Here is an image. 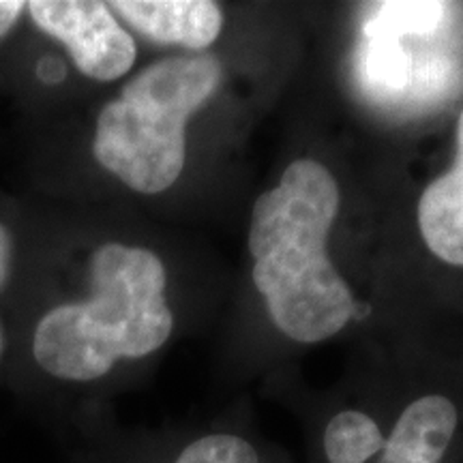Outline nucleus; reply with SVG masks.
<instances>
[{
    "instance_id": "1",
    "label": "nucleus",
    "mask_w": 463,
    "mask_h": 463,
    "mask_svg": "<svg viewBox=\"0 0 463 463\" xmlns=\"http://www.w3.org/2000/svg\"><path fill=\"white\" fill-rule=\"evenodd\" d=\"M337 211L333 174L311 159L288 165L281 183L253 206V281L279 331L300 344L333 337L354 316L350 288L326 256Z\"/></svg>"
},
{
    "instance_id": "2",
    "label": "nucleus",
    "mask_w": 463,
    "mask_h": 463,
    "mask_svg": "<svg viewBox=\"0 0 463 463\" xmlns=\"http://www.w3.org/2000/svg\"><path fill=\"white\" fill-rule=\"evenodd\" d=\"M90 292L45 311L33 333V356L52 378L89 384L118 361H137L170 339L165 266L146 247L101 245L90 256Z\"/></svg>"
},
{
    "instance_id": "3",
    "label": "nucleus",
    "mask_w": 463,
    "mask_h": 463,
    "mask_svg": "<svg viewBox=\"0 0 463 463\" xmlns=\"http://www.w3.org/2000/svg\"><path fill=\"white\" fill-rule=\"evenodd\" d=\"M219 80L213 56H172L142 69L97 116V164L137 194H164L183 174L187 120Z\"/></svg>"
},
{
    "instance_id": "4",
    "label": "nucleus",
    "mask_w": 463,
    "mask_h": 463,
    "mask_svg": "<svg viewBox=\"0 0 463 463\" xmlns=\"http://www.w3.org/2000/svg\"><path fill=\"white\" fill-rule=\"evenodd\" d=\"M26 11L43 34L67 50L86 78L112 82L131 71L137 58L136 42L106 3L86 0H34Z\"/></svg>"
},
{
    "instance_id": "5",
    "label": "nucleus",
    "mask_w": 463,
    "mask_h": 463,
    "mask_svg": "<svg viewBox=\"0 0 463 463\" xmlns=\"http://www.w3.org/2000/svg\"><path fill=\"white\" fill-rule=\"evenodd\" d=\"M108 7L144 37L189 50L215 43L223 26L222 9L208 0H118Z\"/></svg>"
},
{
    "instance_id": "6",
    "label": "nucleus",
    "mask_w": 463,
    "mask_h": 463,
    "mask_svg": "<svg viewBox=\"0 0 463 463\" xmlns=\"http://www.w3.org/2000/svg\"><path fill=\"white\" fill-rule=\"evenodd\" d=\"M419 225L427 247L444 262L463 266V172L433 181L419 202Z\"/></svg>"
},
{
    "instance_id": "7",
    "label": "nucleus",
    "mask_w": 463,
    "mask_h": 463,
    "mask_svg": "<svg viewBox=\"0 0 463 463\" xmlns=\"http://www.w3.org/2000/svg\"><path fill=\"white\" fill-rule=\"evenodd\" d=\"M447 3H373L364 7L363 37L405 39L431 34L447 17Z\"/></svg>"
},
{
    "instance_id": "8",
    "label": "nucleus",
    "mask_w": 463,
    "mask_h": 463,
    "mask_svg": "<svg viewBox=\"0 0 463 463\" xmlns=\"http://www.w3.org/2000/svg\"><path fill=\"white\" fill-rule=\"evenodd\" d=\"M361 73L369 90L399 95L416 82V58L403 39L363 37Z\"/></svg>"
},
{
    "instance_id": "9",
    "label": "nucleus",
    "mask_w": 463,
    "mask_h": 463,
    "mask_svg": "<svg viewBox=\"0 0 463 463\" xmlns=\"http://www.w3.org/2000/svg\"><path fill=\"white\" fill-rule=\"evenodd\" d=\"M170 463H269L262 449L236 431H208L189 439Z\"/></svg>"
},
{
    "instance_id": "10",
    "label": "nucleus",
    "mask_w": 463,
    "mask_h": 463,
    "mask_svg": "<svg viewBox=\"0 0 463 463\" xmlns=\"http://www.w3.org/2000/svg\"><path fill=\"white\" fill-rule=\"evenodd\" d=\"M11 264H14V234L11 230L0 222V289L5 288V283L9 279ZM5 350V335L3 326H0V356H3Z\"/></svg>"
},
{
    "instance_id": "11",
    "label": "nucleus",
    "mask_w": 463,
    "mask_h": 463,
    "mask_svg": "<svg viewBox=\"0 0 463 463\" xmlns=\"http://www.w3.org/2000/svg\"><path fill=\"white\" fill-rule=\"evenodd\" d=\"M24 11H26V3H17V0H0V39H5L11 31H14Z\"/></svg>"
},
{
    "instance_id": "12",
    "label": "nucleus",
    "mask_w": 463,
    "mask_h": 463,
    "mask_svg": "<svg viewBox=\"0 0 463 463\" xmlns=\"http://www.w3.org/2000/svg\"><path fill=\"white\" fill-rule=\"evenodd\" d=\"M455 167H459L463 172V112L459 118V127H457V159H455Z\"/></svg>"
}]
</instances>
